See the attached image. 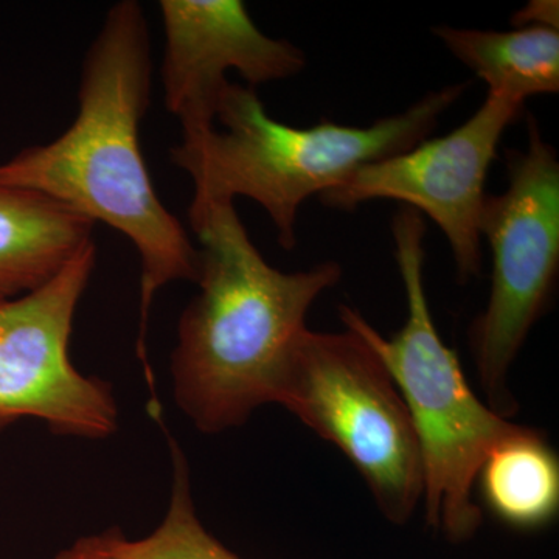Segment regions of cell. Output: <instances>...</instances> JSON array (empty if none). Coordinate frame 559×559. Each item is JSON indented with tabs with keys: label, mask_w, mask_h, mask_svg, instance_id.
Wrapping results in <instances>:
<instances>
[{
	"label": "cell",
	"mask_w": 559,
	"mask_h": 559,
	"mask_svg": "<svg viewBox=\"0 0 559 559\" xmlns=\"http://www.w3.org/2000/svg\"><path fill=\"white\" fill-rule=\"evenodd\" d=\"M55 559H100L95 549L94 540L92 536H84L68 547V549L61 550Z\"/></svg>",
	"instance_id": "9a60e30c"
},
{
	"label": "cell",
	"mask_w": 559,
	"mask_h": 559,
	"mask_svg": "<svg viewBox=\"0 0 559 559\" xmlns=\"http://www.w3.org/2000/svg\"><path fill=\"white\" fill-rule=\"evenodd\" d=\"M511 24L514 27H528V25H543L558 31L559 3L557 0H532L528 5L514 14Z\"/></svg>",
	"instance_id": "5bb4252c"
},
{
	"label": "cell",
	"mask_w": 559,
	"mask_h": 559,
	"mask_svg": "<svg viewBox=\"0 0 559 559\" xmlns=\"http://www.w3.org/2000/svg\"><path fill=\"white\" fill-rule=\"evenodd\" d=\"M462 64L488 86V94L525 103L559 92V32L543 25L510 32L440 25L432 31Z\"/></svg>",
	"instance_id": "8fae6325"
},
{
	"label": "cell",
	"mask_w": 559,
	"mask_h": 559,
	"mask_svg": "<svg viewBox=\"0 0 559 559\" xmlns=\"http://www.w3.org/2000/svg\"><path fill=\"white\" fill-rule=\"evenodd\" d=\"M527 148L507 151L509 187L487 194L480 237L492 253L487 307L468 340L487 404L511 418L518 403L509 374L530 331L554 301L559 274V157L527 116Z\"/></svg>",
	"instance_id": "8992f818"
},
{
	"label": "cell",
	"mask_w": 559,
	"mask_h": 559,
	"mask_svg": "<svg viewBox=\"0 0 559 559\" xmlns=\"http://www.w3.org/2000/svg\"><path fill=\"white\" fill-rule=\"evenodd\" d=\"M95 263L91 242L39 288L0 300V432L21 419L84 440L108 439L119 429L112 385L81 373L69 353Z\"/></svg>",
	"instance_id": "52a82bcc"
},
{
	"label": "cell",
	"mask_w": 559,
	"mask_h": 559,
	"mask_svg": "<svg viewBox=\"0 0 559 559\" xmlns=\"http://www.w3.org/2000/svg\"><path fill=\"white\" fill-rule=\"evenodd\" d=\"M200 240V293L180 314L171 353L176 406L202 433L240 428L277 403L312 304L340 283L341 264L307 271L271 266L249 238L235 202L190 205Z\"/></svg>",
	"instance_id": "7a4b0ae2"
},
{
	"label": "cell",
	"mask_w": 559,
	"mask_h": 559,
	"mask_svg": "<svg viewBox=\"0 0 559 559\" xmlns=\"http://www.w3.org/2000/svg\"><path fill=\"white\" fill-rule=\"evenodd\" d=\"M275 404L352 462L385 520L411 521L423 499L417 436L395 381L358 334L305 330Z\"/></svg>",
	"instance_id": "5b68a950"
},
{
	"label": "cell",
	"mask_w": 559,
	"mask_h": 559,
	"mask_svg": "<svg viewBox=\"0 0 559 559\" xmlns=\"http://www.w3.org/2000/svg\"><path fill=\"white\" fill-rule=\"evenodd\" d=\"M173 485L159 527L145 538L130 539L119 528L91 535L100 559H242L202 525L191 492L189 460L170 439Z\"/></svg>",
	"instance_id": "4fadbf2b"
},
{
	"label": "cell",
	"mask_w": 559,
	"mask_h": 559,
	"mask_svg": "<svg viewBox=\"0 0 559 559\" xmlns=\"http://www.w3.org/2000/svg\"><path fill=\"white\" fill-rule=\"evenodd\" d=\"M466 90L468 83H459L429 92L367 128L326 119L296 128L272 119L255 90L229 83L215 112L223 130L182 138L170 157L193 179L191 205L249 198L266 210L278 245L293 250L297 215L308 198L336 189L364 165L414 148Z\"/></svg>",
	"instance_id": "3957f363"
},
{
	"label": "cell",
	"mask_w": 559,
	"mask_h": 559,
	"mask_svg": "<svg viewBox=\"0 0 559 559\" xmlns=\"http://www.w3.org/2000/svg\"><path fill=\"white\" fill-rule=\"evenodd\" d=\"M525 103L487 94L465 123L443 138L371 162L336 189L320 194L323 205L355 210L373 200H392L429 216L443 231L460 283L481 272L480 213L485 183L500 139L524 114Z\"/></svg>",
	"instance_id": "ba28073f"
},
{
	"label": "cell",
	"mask_w": 559,
	"mask_h": 559,
	"mask_svg": "<svg viewBox=\"0 0 559 559\" xmlns=\"http://www.w3.org/2000/svg\"><path fill=\"white\" fill-rule=\"evenodd\" d=\"M95 223L36 191L0 183V300L32 293L90 246Z\"/></svg>",
	"instance_id": "30bf717a"
},
{
	"label": "cell",
	"mask_w": 559,
	"mask_h": 559,
	"mask_svg": "<svg viewBox=\"0 0 559 559\" xmlns=\"http://www.w3.org/2000/svg\"><path fill=\"white\" fill-rule=\"evenodd\" d=\"M476 488L487 509L503 524L538 530L559 510V462L538 429L518 426L481 463Z\"/></svg>",
	"instance_id": "7c38bea8"
},
{
	"label": "cell",
	"mask_w": 559,
	"mask_h": 559,
	"mask_svg": "<svg viewBox=\"0 0 559 559\" xmlns=\"http://www.w3.org/2000/svg\"><path fill=\"white\" fill-rule=\"evenodd\" d=\"M151 49L145 11L135 0L110 7L81 69L79 114L60 138L0 164V183L60 202L108 224L140 259V358L154 297L173 282H197L200 252L162 204L140 146L150 106Z\"/></svg>",
	"instance_id": "6da1fadb"
},
{
	"label": "cell",
	"mask_w": 559,
	"mask_h": 559,
	"mask_svg": "<svg viewBox=\"0 0 559 559\" xmlns=\"http://www.w3.org/2000/svg\"><path fill=\"white\" fill-rule=\"evenodd\" d=\"M159 11L165 108L182 124V138L215 127L230 70L255 90L290 79L307 66L299 47L261 32L241 0H160Z\"/></svg>",
	"instance_id": "9c48e42d"
},
{
	"label": "cell",
	"mask_w": 559,
	"mask_h": 559,
	"mask_svg": "<svg viewBox=\"0 0 559 559\" xmlns=\"http://www.w3.org/2000/svg\"><path fill=\"white\" fill-rule=\"evenodd\" d=\"M425 235L417 210L401 207L393 215L395 260L407 304L399 333L382 336L348 305H341L340 316L345 329L377 353L409 412L421 455L426 522L460 544L473 538L484 521L474 499L481 463L520 425L476 395L457 353L441 340L425 288Z\"/></svg>",
	"instance_id": "277c9868"
}]
</instances>
